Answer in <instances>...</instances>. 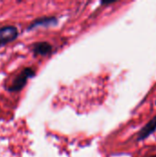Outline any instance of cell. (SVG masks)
Masks as SVG:
<instances>
[{
	"instance_id": "8992f818",
	"label": "cell",
	"mask_w": 156,
	"mask_h": 157,
	"mask_svg": "<svg viewBox=\"0 0 156 157\" xmlns=\"http://www.w3.org/2000/svg\"><path fill=\"white\" fill-rule=\"evenodd\" d=\"M152 157H156V155H154V156H152Z\"/></svg>"
},
{
	"instance_id": "277c9868",
	"label": "cell",
	"mask_w": 156,
	"mask_h": 157,
	"mask_svg": "<svg viewBox=\"0 0 156 157\" xmlns=\"http://www.w3.org/2000/svg\"><path fill=\"white\" fill-rule=\"evenodd\" d=\"M51 51H52V46L49 42H46V41L35 42L31 46V52H33L35 56L37 55L45 56V55L50 54Z\"/></svg>"
},
{
	"instance_id": "6da1fadb",
	"label": "cell",
	"mask_w": 156,
	"mask_h": 157,
	"mask_svg": "<svg viewBox=\"0 0 156 157\" xmlns=\"http://www.w3.org/2000/svg\"><path fill=\"white\" fill-rule=\"evenodd\" d=\"M35 75V71L31 67L24 68L12 81L11 85L6 88L9 92H18L21 91L26 86L28 80Z\"/></svg>"
},
{
	"instance_id": "5b68a950",
	"label": "cell",
	"mask_w": 156,
	"mask_h": 157,
	"mask_svg": "<svg viewBox=\"0 0 156 157\" xmlns=\"http://www.w3.org/2000/svg\"><path fill=\"white\" fill-rule=\"evenodd\" d=\"M156 131V116L154 117L138 133V138L137 141H143L144 139H146L147 137H149L153 132H154Z\"/></svg>"
},
{
	"instance_id": "52a82bcc",
	"label": "cell",
	"mask_w": 156,
	"mask_h": 157,
	"mask_svg": "<svg viewBox=\"0 0 156 157\" xmlns=\"http://www.w3.org/2000/svg\"><path fill=\"white\" fill-rule=\"evenodd\" d=\"M0 48H2V46H0Z\"/></svg>"
},
{
	"instance_id": "7a4b0ae2",
	"label": "cell",
	"mask_w": 156,
	"mask_h": 157,
	"mask_svg": "<svg viewBox=\"0 0 156 157\" xmlns=\"http://www.w3.org/2000/svg\"><path fill=\"white\" fill-rule=\"evenodd\" d=\"M18 36L17 28L13 25L3 26L0 28V46H5L14 41Z\"/></svg>"
},
{
	"instance_id": "3957f363",
	"label": "cell",
	"mask_w": 156,
	"mask_h": 157,
	"mask_svg": "<svg viewBox=\"0 0 156 157\" xmlns=\"http://www.w3.org/2000/svg\"><path fill=\"white\" fill-rule=\"evenodd\" d=\"M57 24V18L55 17H42L33 20L27 28V30H32L37 27H49Z\"/></svg>"
}]
</instances>
